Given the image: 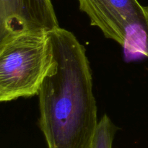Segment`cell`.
Listing matches in <instances>:
<instances>
[{
  "mask_svg": "<svg viewBox=\"0 0 148 148\" xmlns=\"http://www.w3.org/2000/svg\"><path fill=\"white\" fill-rule=\"evenodd\" d=\"M53 58L49 33H23L0 42V101L38 95Z\"/></svg>",
  "mask_w": 148,
  "mask_h": 148,
  "instance_id": "obj_2",
  "label": "cell"
},
{
  "mask_svg": "<svg viewBox=\"0 0 148 148\" xmlns=\"http://www.w3.org/2000/svg\"><path fill=\"white\" fill-rule=\"evenodd\" d=\"M59 25L51 0H0V42L23 33H48Z\"/></svg>",
  "mask_w": 148,
  "mask_h": 148,
  "instance_id": "obj_4",
  "label": "cell"
},
{
  "mask_svg": "<svg viewBox=\"0 0 148 148\" xmlns=\"http://www.w3.org/2000/svg\"><path fill=\"white\" fill-rule=\"evenodd\" d=\"M49 36L53 58L38 95L39 127L48 148H90L99 121L86 49L66 29Z\"/></svg>",
  "mask_w": 148,
  "mask_h": 148,
  "instance_id": "obj_1",
  "label": "cell"
},
{
  "mask_svg": "<svg viewBox=\"0 0 148 148\" xmlns=\"http://www.w3.org/2000/svg\"><path fill=\"white\" fill-rule=\"evenodd\" d=\"M119 130L107 114L98 121L90 148H112L113 142Z\"/></svg>",
  "mask_w": 148,
  "mask_h": 148,
  "instance_id": "obj_5",
  "label": "cell"
},
{
  "mask_svg": "<svg viewBox=\"0 0 148 148\" xmlns=\"http://www.w3.org/2000/svg\"><path fill=\"white\" fill-rule=\"evenodd\" d=\"M90 25L125 50L148 58V7L138 0H78Z\"/></svg>",
  "mask_w": 148,
  "mask_h": 148,
  "instance_id": "obj_3",
  "label": "cell"
}]
</instances>
